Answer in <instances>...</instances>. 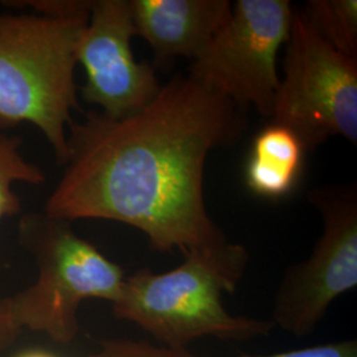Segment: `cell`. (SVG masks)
<instances>
[{
	"instance_id": "cell-1",
	"label": "cell",
	"mask_w": 357,
	"mask_h": 357,
	"mask_svg": "<svg viewBox=\"0 0 357 357\" xmlns=\"http://www.w3.org/2000/svg\"><path fill=\"white\" fill-rule=\"evenodd\" d=\"M246 128L245 109L175 75L134 114L89 112L69 125L64 175L43 213L122 222L159 252L184 255L225 243L206 211L205 165L211 151L237 144Z\"/></svg>"
},
{
	"instance_id": "cell-2",
	"label": "cell",
	"mask_w": 357,
	"mask_h": 357,
	"mask_svg": "<svg viewBox=\"0 0 357 357\" xmlns=\"http://www.w3.org/2000/svg\"><path fill=\"white\" fill-rule=\"evenodd\" d=\"M184 262L169 271L139 268L125 278L113 303L118 319L149 332L162 347L183 349L196 339L243 342L268 336L271 320L231 315L222 303L233 294L249 264V252L240 243H217L190 250Z\"/></svg>"
},
{
	"instance_id": "cell-3",
	"label": "cell",
	"mask_w": 357,
	"mask_h": 357,
	"mask_svg": "<svg viewBox=\"0 0 357 357\" xmlns=\"http://www.w3.org/2000/svg\"><path fill=\"white\" fill-rule=\"evenodd\" d=\"M91 1L72 13H0V130L33 125L56 162L68 160V128L77 98L76 47Z\"/></svg>"
},
{
	"instance_id": "cell-4",
	"label": "cell",
	"mask_w": 357,
	"mask_h": 357,
	"mask_svg": "<svg viewBox=\"0 0 357 357\" xmlns=\"http://www.w3.org/2000/svg\"><path fill=\"white\" fill-rule=\"evenodd\" d=\"M20 241L38 265L36 282L6 298L13 324L70 344L79 332L78 308L86 299L112 305L119 298L125 273L91 243L77 236L70 222L29 213L19 224Z\"/></svg>"
},
{
	"instance_id": "cell-5",
	"label": "cell",
	"mask_w": 357,
	"mask_h": 357,
	"mask_svg": "<svg viewBox=\"0 0 357 357\" xmlns=\"http://www.w3.org/2000/svg\"><path fill=\"white\" fill-rule=\"evenodd\" d=\"M271 122L314 151L332 137L357 143V60L333 50L295 8Z\"/></svg>"
},
{
	"instance_id": "cell-6",
	"label": "cell",
	"mask_w": 357,
	"mask_h": 357,
	"mask_svg": "<svg viewBox=\"0 0 357 357\" xmlns=\"http://www.w3.org/2000/svg\"><path fill=\"white\" fill-rule=\"evenodd\" d=\"M295 7L289 0H237L227 23L190 65L188 76L271 118L278 76V53L284 47Z\"/></svg>"
},
{
	"instance_id": "cell-7",
	"label": "cell",
	"mask_w": 357,
	"mask_h": 357,
	"mask_svg": "<svg viewBox=\"0 0 357 357\" xmlns=\"http://www.w3.org/2000/svg\"><path fill=\"white\" fill-rule=\"evenodd\" d=\"M323 217V234L308 258L287 268L275 294V327L295 337L315 331L332 303L357 284L356 183L308 192Z\"/></svg>"
},
{
	"instance_id": "cell-8",
	"label": "cell",
	"mask_w": 357,
	"mask_h": 357,
	"mask_svg": "<svg viewBox=\"0 0 357 357\" xmlns=\"http://www.w3.org/2000/svg\"><path fill=\"white\" fill-rule=\"evenodd\" d=\"M135 36L130 0L91 1L89 22L76 47L77 64L86 75L81 94L109 118L137 113L162 86L153 65L135 60L131 50Z\"/></svg>"
},
{
	"instance_id": "cell-9",
	"label": "cell",
	"mask_w": 357,
	"mask_h": 357,
	"mask_svg": "<svg viewBox=\"0 0 357 357\" xmlns=\"http://www.w3.org/2000/svg\"><path fill=\"white\" fill-rule=\"evenodd\" d=\"M137 36L153 51L163 68L178 57L193 61L231 13L229 0H130Z\"/></svg>"
},
{
	"instance_id": "cell-10",
	"label": "cell",
	"mask_w": 357,
	"mask_h": 357,
	"mask_svg": "<svg viewBox=\"0 0 357 357\" xmlns=\"http://www.w3.org/2000/svg\"><path fill=\"white\" fill-rule=\"evenodd\" d=\"M306 153L290 128L270 122L252 142L245 166L246 187L271 200L290 195L302 175Z\"/></svg>"
},
{
	"instance_id": "cell-11",
	"label": "cell",
	"mask_w": 357,
	"mask_h": 357,
	"mask_svg": "<svg viewBox=\"0 0 357 357\" xmlns=\"http://www.w3.org/2000/svg\"><path fill=\"white\" fill-rule=\"evenodd\" d=\"M301 13L333 50L357 60L356 0H308Z\"/></svg>"
},
{
	"instance_id": "cell-12",
	"label": "cell",
	"mask_w": 357,
	"mask_h": 357,
	"mask_svg": "<svg viewBox=\"0 0 357 357\" xmlns=\"http://www.w3.org/2000/svg\"><path fill=\"white\" fill-rule=\"evenodd\" d=\"M90 357H199L183 349H172L147 342L132 340H105L98 352ZM241 357H357L356 340L318 344L302 349L286 351L273 355H243Z\"/></svg>"
},
{
	"instance_id": "cell-13",
	"label": "cell",
	"mask_w": 357,
	"mask_h": 357,
	"mask_svg": "<svg viewBox=\"0 0 357 357\" xmlns=\"http://www.w3.org/2000/svg\"><path fill=\"white\" fill-rule=\"evenodd\" d=\"M20 147L19 137L0 135V221L22 212V202L13 191L15 183L40 185L45 181L41 168L28 162Z\"/></svg>"
},
{
	"instance_id": "cell-14",
	"label": "cell",
	"mask_w": 357,
	"mask_h": 357,
	"mask_svg": "<svg viewBox=\"0 0 357 357\" xmlns=\"http://www.w3.org/2000/svg\"><path fill=\"white\" fill-rule=\"evenodd\" d=\"M20 330L13 324L6 298L0 299V348H6L13 343Z\"/></svg>"
},
{
	"instance_id": "cell-15",
	"label": "cell",
	"mask_w": 357,
	"mask_h": 357,
	"mask_svg": "<svg viewBox=\"0 0 357 357\" xmlns=\"http://www.w3.org/2000/svg\"><path fill=\"white\" fill-rule=\"evenodd\" d=\"M22 357H53L51 355H48V354H44V352H31V354H26V355H23Z\"/></svg>"
},
{
	"instance_id": "cell-16",
	"label": "cell",
	"mask_w": 357,
	"mask_h": 357,
	"mask_svg": "<svg viewBox=\"0 0 357 357\" xmlns=\"http://www.w3.org/2000/svg\"><path fill=\"white\" fill-rule=\"evenodd\" d=\"M86 357H90V356H86Z\"/></svg>"
}]
</instances>
